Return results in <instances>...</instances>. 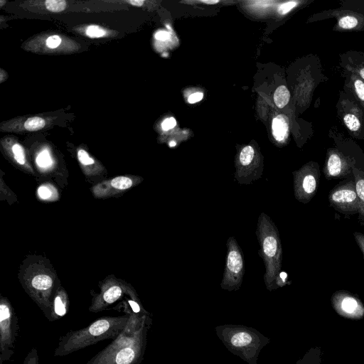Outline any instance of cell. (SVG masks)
I'll return each instance as SVG.
<instances>
[{
  "mask_svg": "<svg viewBox=\"0 0 364 364\" xmlns=\"http://www.w3.org/2000/svg\"><path fill=\"white\" fill-rule=\"evenodd\" d=\"M144 318L129 314L100 317L82 328L70 331L60 336L53 356H65L98 342L114 340L133 321Z\"/></svg>",
  "mask_w": 364,
  "mask_h": 364,
  "instance_id": "1",
  "label": "cell"
},
{
  "mask_svg": "<svg viewBox=\"0 0 364 364\" xmlns=\"http://www.w3.org/2000/svg\"><path fill=\"white\" fill-rule=\"evenodd\" d=\"M150 325L149 317L133 321L85 364H140L144 359Z\"/></svg>",
  "mask_w": 364,
  "mask_h": 364,
  "instance_id": "2",
  "label": "cell"
},
{
  "mask_svg": "<svg viewBox=\"0 0 364 364\" xmlns=\"http://www.w3.org/2000/svg\"><path fill=\"white\" fill-rule=\"evenodd\" d=\"M256 235L258 254L264 266V282L267 289L272 291L277 289L275 282L282 270L283 251L278 228L265 213L258 217Z\"/></svg>",
  "mask_w": 364,
  "mask_h": 364,
  "instance_id": "3",
  "label": "cell"
},
{
  "mask_svg": "<svg viewBox=\"0 0 364 364\" xmlns=\"http://www.w3.org/2000/svg\"><path fill=\"white\" fill-rule=\"evenodd\" d=\"M18 318L11 305L4 299L0 303V364L11 360L18 336Z\"/></svg>",
  "mask_w": 364,
  "mask_h": 364,
  "instance_id": "4",
  "label": "cell"
},
{
  "mask_svg": "<svg viewBox=\"0 0 364 364\" xmlns=\"http://www.w3.org/2000/svg\"><path fill=\"white\" fill-rule=\"evenodd\" d=\"M226 247L225 264L220 287L228 291L237 290L242 285L245 274L244 254L232 236L228 238Z\"/></svg>",
  "mask_w": 364,
  "mask_h": 364,
  "instance_id": "5",
  "label": "cell"
},
{
  "mask_svg": "<svg viewBox=\"0 0 364 364\" xmlns=\"http://www.w3.org/2000/svg\"><path fill=\"white\" fill-rule=\"evenodd\" d=\"M295 198L300 203H309L316 195L320 180V167L317 162L309 161L293 173Z\"/></svg>",
  "mask_w": 364,
  "mask_h": 364,
  "instance_id": "6",
  "label": "cell"
},
{
  "mask_svg": "<svg viewBox=\"0 0 364 364\" xmlns=\"http://www.w3.org/2000/svg\"><path fill=\"white\" fill-rule=\"evenodd\" d=\"M355 163L354 151L342 147L329 148L326 152L323 173L327 180L353 178V167Z\"/></svg>",
  "mask_w": 364,
  "mask_h": 364,
  "instance_id": "7",
  "label": "cell"
},
{
  "mask_svg": "<svg viewBox=\"0 0 364 364\" xmlns=\"http://www.w3.org/2000/svg\"><path fill=\"white\" fill-rule=\"evenodd\" d=\"M328 198L330 205L343 215H352L359 213L354 178L339 182L330 191Z\"/></svg>",
  "mask_w": 364,
  "mask_h": 364,
  "instance_id": "8",
  "label": "cell"
},
{
  "mask_svg": "<svg viewBox=\"0 0 364 364\" xmlns=\"http://www.w3.org/2000/svg\"><path fill=\"white\" fill-rule=\"evenodd\" d=\"M262 173L263 164L255 148L251 145L242 148L235 161V181L240 185H250L259 179Z\"/></svg>",
  "mask_w": 364,
  "mask_h": 364,
  "instance_id": "9",
  "label": "cell"
},
{
  "mask_svg": "<svg viewBox=\"0 0 364 364\" xmlns=\"http://www.w3.org/2000/svg\"><path fill=\"white\" fill-rule=\"evenodd\" d=\"M338 114L350 134L359 139H364V110L350 95L342 92L337 105Z\"/></svg>",
  "mask_w": 364,
  "mask_h": 364,
  "instance_id": "10",
  "label": "cell"
},
{
  "mask_svg": "<svg viewBox=\"0 0 364 364\" xmlns=\"http://www.w3.org/2000/svg\"><path fill=\"white\" fill-rule=\"evenodd\" d=\"M325 14L321 17L333 16L337 19V23L334 27L336 31L364 29V16L357 11L336 9L328 11Z\"/></svg>",
  "mask_w": 364,
  "mask_h": 364,
  "instance_id": "11",
  "label": "cell"
},
{
  "mask_svg": "<svg viewBox=\"0 0 364 364\" xmlns=\"http://www.w3.org/2000/svg\"><path fill=\"white\" fill-rule=\"evenodd\" d=\"M356 163L353 167V174L359 201L358 220L364 224V154L355 152Z\"/></svg>",
  "mask_w": 364,
  "mask_h": 364,
  "instance_id": "12",
  "label": "cell"
},
{
  "mask_svg": "<svg viewBox=\"0 0 364 364\" xmlns=\"http://www.w3.org/2000/svg\"><path fill=\"white\" fill-rule=\"evenodd\" d=\"M334 302H336L340 309L346 314H353L358 311L360 307L359 301L353 296L346 292L340 291L335 294Z\"/></svg>",
  "mask_w": 364,
  "mask_h": 364,
  "instance_id": "13",
  "label": "cell"
},
{
  "mask_svg": "<svg viewBox=\"0 0 364 364\" xmlns=\"http://www.w3.org/2000/svg\"><path fill=\"white\" fill-rule=\"evenodd\" d=\"M349 73L346 85L348 90L364 110V80L354 73Z\"/></svg>",
  "mask_w": 364,
  "mask_h": 364,
  "instance_id": "14",
  "label": "cell"
},
{
  "mask_svg": "<svg viewBox=\"0 0 364 364\" xmlns=\"http://www.w3.org/2000/svg\"><path fill=\"white\" fill-rule=\"evenodd\" d=\"M272 134L276 141L282 142L288 136L289 119L284 114L276 116L272 124Z\"/></svg>",
  "mask_w": 364,
  "mask_h": 364,
  "instance_id": "15",
  "label": "cell"
},
{
  "mask_svg": "<svg viewBox=\"0 0 364 364\" xmlns=\"http://www.w3.org/2000/svg\"><path fill=\"white\" fill-rule=\"evenodd\" d=\"M230 344L237 348H244L253 342L252 335L246 331H237L230 337Z\"/></svg>",
  "mask_w": 364,
  "mask_h": 364,
  "instance_id": "16",
  "label": "cell"
},
{
  "mask_svg": "<svg viewBox=\"0 0 364 364\" xmlns=\"http://www.w3.org/2000/svg\"><path fill=\"white\" fill-rule=\"evenodd\" d=\"M68 304L65 302L63 297L57 295L53 301L51 321L59 320L68 313Z\"/></svg>",
  "mask_w": 364,
  "mask_h": 364,
  "instance_id": "17",
  "label": "cell"
},
{
  "mask_svg": "<svg viewBox=\"0 0 364 364\" xmlns=\"http://www.w3.org/2000/svg\"><path fill=\"white\" fill-rule=\"evenodd\" d=\"M31 286L35 290L43 291L46 295V291L53 286V280L46 274H39L33 278Z\"/></svg>",
  "mask_w": 364,
  "mask_h": 364,
  "instance_id": "18",
  "label": "cell"
},
{
  "mask_svg": "<svg viewBox=\"0 0 364 364\" xmlns=\"http://www.w3.org/2000/svg\"><path fill=\"white\" fill-rule=\"evenodd\" d=\"M290 100V93L285 85L279 86L274 93V101L279 108L285 107Z\"/></svg>",
  "mask_w": 364,
  "mask_h": 364,
  "instance_id": "19",
  "label": "cell"
},
{
  "mask_svg": "<svg viewBox=\"0 0 364 364\" xmlns=\"http://www.w3.org/2000/svg\"><path fill=\"white\" fill-rule=\"evenodd\" d=\"M45 125V119L39 117H30L24 122L25 129L31 132L40 130L43 129Z\"/></svg>",
  "mask_w": 364,
  "mask_h": 364,
  "instance_id": "20",
  "label": "cell"
},
{
  "mask_svg": "<svg viewBox=\"0 0 364 364\" xmlns=\"http://www.w3.org/2000/svg\"><path fill=\"white\" fill-rule=\"evenodd\" d=\"M46 8L53 13H59L64 11L67 3L64 0H47L45 1Z\"/></svg>",
  "mask_w": 364,
  "mask_h": 364,
  "instance_id": "21",
  "label": "cell"
},
{
  "mask_svg": "<svg viewBox=\"0 0 364 364\" xmlns=\"http://www.w3.org/2000/svg\"><path fill=\"white\" fill-rule=\"evenodd\" d=\"M111 186L117 189L124 190L132 186V181L124 176H118L111 181Z\"/></svg>",
  "mask_w": 364,
  "mask_h": 364,
  "instance_id": "22",
  "label": "cell"
},
{
  "mask_svg": "<svg viewBox=\"0 0 364 364\" xmlns=\"http://www.w3.org/2000/svg\"><path fill=\"white\" fill-rule=\"evenodd\" d=\"M346 69L352 73L357 75L363 80H364V63H356L353 61L352 63H348Z\"/></svg>",
  "mask_w": 364,
  "mask_h": 364,
  "instance_id": "23",
  "label": "cell"
},
{
  "mask_svg": "<svg viewBox=\"0 0 364 364\" xmlns=\"http://www.w3.org/2000/svg\"><path fill=\"white\" fill-rule=\"evenodd\" d=\"M299 4H301V1H289L284 2L279 5L277 11L280 15H285L296 8Z\"/></svg>",
  "mask_w": 364,
  "mask_h": 364,
  "instance_id": "24",
  "label": "cell"
},
{
  "mask_svg": "<svg viewBox=\"0 0 364 364\" xmlns=\"http://www.w3.org/2000/svg\"><path fill=\"white\" fill-rule=\"evenodd\" d=\"M22 364H40L38 350L35 347L29 350Z\"/></svg>",
  "mask_w": 364,
  "mask_h": 364,
  "instance_id": "25",
  "label": "cell"
},
{
  "mask_svg": "<svg viewBox=\"0 0 364 364\" xmlns=\"http://www.w3.org/2000/svg\"><path fill=\"white\" fill-rule=\"evenodd\" d=\"M106 34V31L98 26H90L86 30V35L90 38H100Z\"/></svg>",
  "mask_w": 364,
  "mask_h": 364,
  "instance_id": "26",
  "label": "cell"
},
{
  "mask_svg": "<svg viewBox=\"0 0 364 364\" xmlns=\"http://www.w3.org/2000/svg\"><path fill=\"white\" fill-rule=\"evenodd\" d=\"M12 151L14 156L15 160L19 164H24L25 163V154L23 147L19 144H15L12 146Z\"/></svg>",
  "mask_w": 364,
  "mask_h": 364,
  "instance_id": "27",
  "label": "cell"
},
{
  "mask_svg": "<svg viewBox=\"0 0 364 364\" xmlns=\"http://www.w3.org/2000/svg\"><path fill=\"white\" fill-rule=\"evenodd\" d=\"M36 162L41 167H47L52 163L51 159L48 151L44 150L41 152L36 158Z\"/></svg>",
  "mask_w": 364,
  "mask_h": 364,
  "instance_id": "28",
  "label": "cell"
},
{
  "mask_svg": "<svg viewBox=\"0 0 364 364\" xmlns=\"http://www.w3.org/2000/svg\"><path fill=\"white\" fill-rule=\"evenodd\" d=\"M79 161L84 165H90L94 164V160L90 157L87 152L83 149H80L77 152Z\"/></svg>",
  "mask_w": 364,
  "mask_h": 364,
  "instance_id": "29",
  "label": "cell"
},
{
  "mask_svg": "<svg viewBox=\"0 0 364 364\" xmlns=\"http://www.w3.org/2000/svg\"><path fill=\"white\" fill-rule=\"evenodd\" d=\"M288 281V274L284 272H280L275 282L276 288L283 287L289 284Z\"/></svg>",
  "mask_w": 364,
  "mask_h": 364,
  "instance_id": "30",
  "label": "cell"
},
{
  "mask_svg": "<svg viewBox=\"0 0 364 364\" xmlns=\"http://www.w3.org/2000/svg\"><path fill=\"white\" fill-rule=\"evenodd\" d=\"M61 43V38L58 35L49 36L46 40V45L50 48H57Z\"/></svg>",
  "mask_w": 364,
  "mask_h": 364,
  "instance_id": "31",
  "label": "cell"
},
{
  "mask_svg": "<svg viewBox=\"0 0 364 364\" xmlns=\"http://www.w3.org/2000/svg\"><path fill=\"white\" fill-rule=\"evenodd\" d=\"M353 236L358 247L363 253L364 258V234L360 232H354Z\"/></svg>",
  "mask_w": 364,
  "mask_h": 364,
  "instance_id": "32",
  "label": "cell"
},
{
  "mask_svg": "<svg viewBox=\"0 0 364 364\" xmlns=\"http://www.w3.org/2000/svg\"><path fill=\"white\" fill-rule=\"evenodd\" d=\"M176 125V121L173 117L166 118L161 123V127L164 131L173 129Z\"/></svg>",
  "mask_w": 364,
  "mask_h": 364,
  "instance_id": "33",
  "label": "cell"
},
{
  "mask_svg": "<svg viewBox=\"0 0 364 364\" xmlns=\"http://www.w3.org/2000/svg\"><path fill=\"white\" fill-rule=\"evenodd\" d=\"M203 92H194L188 97V102L190 104H194L196 102L200 101L203 99Z\"/></svg>",
  "mask_w": 364,
  "mask_h": 364,
  "instance_id": "34",
  "label": "cell"
},
{
  "mask_svg": "<svg viewBox=\"0 0 364 364\" xmlns=\"http://www.w3.org/2000/svg\"><path fill=\"white\" fill-rule=\"evenodd\" d=\"M38 194L41 198L46 199L51 196V191L46 186H41L38 188Z\"/></svg>",
  "mask_w": 364,
  "mask_h": 364,
  "instance_id": "35",
  "label": "cell"
},
{
  "mask_svg": "<svg viewBox=\"0 0 364 364\" xmlns=\"http://www.w3.org/2000/svg\"><path fill=\"white\" fill-rule=\"evenodd\" d=\"M169 35L167 32H165V31H161V32H159L156 35V37L159 39V40H161V41H165L168 38Z\"/></svg>",
  "mask_w": 364,
  "mask_h": 364,
  "instance_id": "36",
  "label": "cell"
},
{
  "mask_svg": "<svg viewBox=\"0 0 364 364\" xmlns=\"http://www.w3.org/2000/svg\"><path fill=\"white\" fill-rule=\"evenodd\" d=\"M127 2L134 6H141L144 4V1L141 0H131Z\"/></svg>",
  "mask_w": 364,
  "mask_h": 364,
  "instance_id": "37",
  "label": "cell"
},
{
  "mask_svg": "<svg viewBox=\"0 0 364 364\" xmlns=\"http://www.w3.org/2000/svg\"><path fill=\"white\" fill-rule=\"evenodd\" d=\"M200 1L207 4H215L219 2L218 0H201Z\"/></svg>",
  "mask_w": 364,
  "mask_h": 364,
  "instance_id": "38",
  "label": "cell"
},
{
  "mask_svg": "<svg viewBox=\"0 0 364 364\" xmlns=\"http://www.w3.org/2000/svg\"><path fill=\"white\" fill-rule=\"evenodd\" d=\"M175 145H176V142H175V141H171V142L169 143V146H171V147H172V146H175Z\"/></svg>",
  "mask_w": 364,
  "mask_h": 364,
  "instance_id": "39",
  "label": "cell"
}]
</instances>
